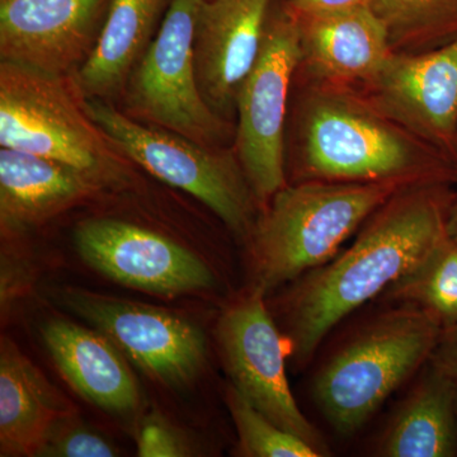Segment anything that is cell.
<instances>
[{
    "instance_id": "1",
    "label": "cell",
    "mask_w": 457,
    "mask_h": 457,
    "mask_svg": "<svg viewBox=\"0 0 457 457\" xmlns=\"http://www.w3.org/2000/svg\"><path fill=\"white\" fill-rule=\"evenodd\" d=\"M451 183L400 189L368 219L353 245L306 273L285 299V320L297 362L311 359L328 333L422 260L445 234L455 197Z\"/></svg>"
},
{
    "instance_id": "2",
    "label": "cell",
    "mask_w": 457,
    "mask_h": 457,
    "mask_svg": "<svg viewBox=\"0 0 457 457\" xmlns=\"http://www.w3.org/2000/svg\"><path fill=\"white\" fill-rule=\"evenodd\" d=\"M296 82V182L457 183V167L449 156L387 119L356 89Z\"/></svg>"
},
{
    "instance_id": "3",
    "label": "cell",
    "mask_w": 457,
    "mask_h": 457,
    "mask_svg": "<svg viewBox=\"0 0 457 457\" xmlns=\"http://www.w3.org/2000/svg\"><path fill=\"white\" fill-rule=\"evenodd\" d=\"M407 186L321 180L286 185L262 209L249 236L254 287L266 295L332 261L352 233Z\"/></svg>"
},
{
    "instance_id": "4",
    "label": "cell",
    "mask_w": 457,
    "mask_h": 457,
    "mask_svg": "<svg viewBox=\"0 0 457 457\" xmlns=\"http://www.w3.org/2000/svg\"><path fill=\"white\" fill-rule=\"evenodd\" d=\"M0 145L59 162L117 188L129 159L84 111L71 77L0 62Z\"/></svg>"
},
{
    "instance_id": "5",
    "label": "cell",
    "mask_w": 457,
    "mask_h": 457,
    "mask_svg": "<svg viewBox=\"0 0 457 457\" xmlns=\"http://www.w3.org/2000/svg\"><path fill=\"white\" fill-rule=\"evenodd\" d=\"M444 328L413 305L387 312L336 352L318 372L314 396L328 422L352 435L426 361Z\"/></svg>"
},
{
    "instance_id": "6",
    "label": "cell",
    "mask_w": 457,
    "mask_h": 457,
    "mask_svg": "<svg viewBox=\"0 0 457 457\" xmlns=\"http://www.w3.org/2000/svg\"><path fill=\"white\" fill-rule=\"evenodd\" d=\"M82 104L126 159L197 198L237 236H251L260 204L234 147L203 145L141 122L104 99L82 97Z\"/></svg>"
},
{
    "instance_id": "7",
    "label": "cell",
    "mask_w": 457,
    "mask_h": 457,
    "mask_svg": "<svg viewBox=\"0 0 457 457\" xmlns=\"http://www.w3.org/2000/svg\"><path fill=\"white\" fill-rule=\"evenodd\" d=\"M300 57L299 20L273 0L260 55L237 93L233 146L262 209L287 185L286 119Z\"/></svg>"
},
{
    "instance_id": "8",
    "label": "cell",
    "mask_w": 457,
    "mask_h": 457,
    "mask_svg": "<svg viewBox=\"0 0 457 457\" xmlns=\"http://www.w3.org/2000/svg\"><path fill=\"white\" fill-rule=\"evenodd\" d=\"M204 0H171L154 40L122 90L123 112L149 125L222 147L231 122L207 104L198 87L194 36Z\"/></svg>"
},
{
    "instance_id": "9",
    "label": "cell",
    "mask_w": 457,
    "mask_h": 457,
    "mask_svg": "<svg viewBox=\"0 0 457 457\" xmlns=\"http://www.w3.org/2000/svg\"><path fill=\"white\" fill-rule=\"evenodd\" d=\"M218 342L231 385L272 422L328 455L318 429L297 407L287 376V337L279 332L267 311L264 294L252 288L222 312Z\"/></svg>"
},
{
    "instance_id": "10",
    "label": "cell",
    "mask_w": 457,
    "mask_h": 457,
    "mask_svg": "<svg viewBox=\"0 0 457 457\" xmlns=\"http://www.w3.org/2000/svg\"><path fill=\"white\" fill-rule=\"evenodd\" d=\"M60 299L167 386L187 385L206 363L203 330L176 312L79 288H64Z\"/></svg>"
},
{
    "instance_id": "11",
    "label": "cell",
    "mask_w": 457,
    "mask_h": 457,
    "mask_svg": "<svg viewBox=\"0 0 457 457\" xmlns=\"http://www.w3.org/2000/svg\"><path fill=\"white\" fill-rule=\"evenodd\" d=\"M352 88L455 163L457 38L422 53L393 51L370 79Z\"/></svg>"
},
{
    "instance_id": "12",
    "label": "cell",
    "mask_w": 457,
    "mask_h": 457,
    "mask_svg": "<svg viewBox=\"0 0 457 457\" xmlns=\"http://www.w3.org/2000/svg\"><path fill=\"white\" fill-rule=\"evenodd\" d=\"M78 253L114 282L145 291L176 295L206 290L215 276L201 258L170 237L116 219H89L74 230Z\"/></svg>"
},
{
    "instance_id": "13",
    "label": "cell",
    "mask_w": 457,
    "mask_h": 457,
    "mask_svg": "<svg viewBox=\"0 0 457 457\" xmlns=\"http://www.w3.org/2000/svg\"><path fill=\"white\" fill-rule=\"evenodd\" d=\"M111 0H0V59L71 77L97 44Z\"/></svg>"
},
{
    "instance_id": "14",
    "label": "cell",
    "mask_w": 457,
    "mask_h": 457,
    "mask_svg": "<svg viewBox=\"0 0 457 457\" xmlns=\"http://www.w3.org/2000/svg\"><path fill=\"white\" fill-rule=\"evenodd\" d=\"M273 0H204L194 36L198 87L213 112L236 116L237 93L263 45Z\"/></svg>"
},
{
    "instance_id": "15",
    "label": "cell",
    "mask_w": 457,
    "mask_h": 457,
    "mask_svg": "<svg viewBox=\"0 0 457 457\" xmlns=\"http://www.w3.org/2000/svg\"><path fill=\"white\" fill-rule=\"evenodd\" d=\"M297 20L302 57L295 79L356 87L393 54L386 29L369 7Z\"/></svg>"
},
{
    "instance_id": "16",
    "label": "cell",
    "mask_w": 457,
    "mask_h": 457,
    "mask_svg": "<svg viewBox=\"0 0 457 457\" xmlns=\"http://www.w3.org/2000/svg\"><path fill=\"white\" fill-rule=\"evenodd\" d=\"M106 189L97 180L59 162L20 150L0 149V224L21 233Z\"/></svg>"
},
{
    "instance_id": "17",
    "label": "cell",
    "mask_w": 457,
    "mask_h": 457,
    "mask_svg": "<svg viewBox=\"0 0 457 457\" xmlns=\"http://www.w3.org/2000/svg\"><path fill=\"white\" fill-rule=\"evenodd\" d=\"M42 337L57 369L84 399L110 413L129 414L139 408L137 378L104 333L54 319L42 328Z\"/></svg>"
},
{
    "instance_id": "18",
    "label": "cell",
    "mask_w": 457,
    "mask_h": 457,
    "mask_svg": "<svg viewBox=\"0 0 457 457\" xmlns=\"http://www.w3.org/2000/svg\"><path fill=\"white\" fill-rule=\"evenodd\" d=\"M68 400L8 338L0 345L2 456H37L54 427L73 416Z\"/></svg>"
},
{
    "instance_id": "19",
    "label": "cell",
    "mask_w": 457,
    "mask_h": 457,
    "mask_svg": "<svg viewBox=\"0 0 457 457\" xmlns=\"http://www.w3.org/2000/svg\"><path fill=\"white\" fill-rule=\"evenodd\" d=\"M171 0H111L97 44L71 75L83 98L111 101L122 90L159 31Z\"/></svg>"
},
{
    "instance_id": "20",
    "label": "cell",
    "mask_w": 457,
    "mask_h": 457,
    "mask_svg": "<svg viewBox=\"0 0 457 457\" xmlns=\"http://www.w3.org/2000/svg\"><path fill=\"white\" fill-rule=\"evenodd\" d=\"M457 380L432 368L387 427L378 447L386 457H450L457 453Z\"/></svg>"
},
{
    "instance_id": "21",
    "label": "cell",
    "mask_w": 457,
    "mask_h": 457,
    "mask_svg": "<svg viewBox=\"0 0 457 457\" xmlns=\"http://www.w3.org/2000/svg\"><path fill=\"white\" fill-rule=\"evenodd\" d=\"M395 53H422L457 38V0H370Z\"/></svg>"
},
{
    "instance_id": "22",
    "label": "cell",
    "mask_w": 457,
    "mask_h": 457,
    "mask_svg": "<svg viewBox=\"0 0 457 457\" xmlns=\"http://www.w3.org/2000/svg\"><path fill=\"white\" fill-rule=\"evenodd\" d=\"M389 296L431 314L444 329L457 326V245L446 236L389 288Z\"/></svg>"
},
{
    "instance_id": "23",
    "label": "cell",
    "mask_w": 457,
    "mask_h": 457,
    "mask_svg": "<svg viewBox=\"0 0 457 457\" xmlns=\"http://www.w3.org/2000/svg\"><path fill=\"white\" fill-rule=\"evenodd\" d=\"M227 404L239 437V453L248 457H318L317 450L285 431L245 398L233 385Z\"/></svg>"
},
{
    "instance_id": "24",
    "label": "cell",
    "mask_w": 457,
    "mask_h": 457,
    "mask_svg": "<svg viewBox=\"0 0 457 457\" xmlns=\"http://www.w3.org/2000/svg\"><path fill=\"white\" fill-rule=\"evenodd\" d=\"M116 447L104 436L88 427L74 422L73 416L56 423L42 445L37 456L46 457H113Z\"/></svg>"
},
{
    "instance_id": "25",
    "label": "cell",
    "mask_w": 457,
    "mask_h": 457,
    "mask_svg": "<svg viewBox=\"0 0 457 457\" xmlns=\"http://www.w3.org/2000/svg\"><path fill=\"white\" fill-rule=\"evenodd\" d=\"M137 455L141 457L187 456L185 442L161 417L146 418L137 433Z\"/></svg>"
},
{
    "instance_id": "26",
    "label": "cell",
    "mask_w": 457,
    "mask_h": 457,
    "mask_svg": "<svg viewBox=\"0 0 457 457\" xmlns=\"http://www.w3.org/2000/svg\"><path fill=\"white\" fill-rule=\"evenodd\" d=\"M299 17L329 16L369 7L370 0H285Z\"/></svg>"
},
{
    "instance_id": "27",
    "label": "cell",
    "mask_w": 457,
    "mask_h": 457,
    "mask_svg": "<svg viewBox=\"0 0 457 457\" xmlns=\"http://www.w3.org/2000/svg\"><path fill=\"white\" fill-rule=\"evenodd\" d=\"M431 366L457 380V326L442 330L437 347L433 351Z\"/></svg>"
},
{
    "instance_id": "28",
    "label": "cell",
    "mask_w": 457,
    "mask_h": 457,
    "mask_svg": "<svg viewBox=\"0 0 457 457\" xmlns=\"http://www.w3.org/2000/svg\"><path fill=\"white\" fill-rule=\"evenodd\" d=\"M445 231H446V236L457 245V192L450 204L449 212H447Z\"/></svg>"
},
{
    "instance_id": "29",
    "label": "cell",
    "mask_w": 457,
    "mask_h": 457,
    "mask_svg": "<svg viewBox=\"0 0 457 457\" xmlns=\"http://www.w3.org/2000/svg\"><path fill=\"white\" fill-rule=\"evenodd\" d=\"M455 164L457 167V139H456V147H455Z\"/></svg>"
}]
</instances>
